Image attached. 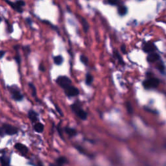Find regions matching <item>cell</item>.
Wrapping results in <instances>:
<instances>
[{
  "instance_id": "52a82bcc",
  "label": "cell",
  "mask_w": 166,
  "mask_h": 166,
  "mask_svg": "<svg viewBox=\"0 0 166 166\" xmlns=\"http://www.w3.org/2000/svg\"><path fill=\"white\" fill-rule=\"evenodd\" d=\"M143 51L145 52L148 53H153L155 51V50L156 49V47L153 42H149L145 43V44L143 45Z\"/></svg>"
},
{
  "instance_id": "484cf974",
  "label": "cell",
  "mask_w": 166,
  "mask_h": 166,
  "mask_svg": "<svg viewBox=\"0 0 166 166\" xmlns=\"http://www.w3.org/2000/svg\"><path fill=\"white\" fill-rule=\"evenodd\" d=\"M14 59L16 60V62H17V63H18V64H20V62H21V58H20V55H19V53L16 55V56L14 57Z\"/></svg>"
},
{
  "instance_id": "4dcf8cb0",
  "label": "cell",
  "mask_w": 166,
  "mask_h": 166,
  "mask_svg": "<svg viewBox=\"0 0 166 166\" xmlns=\"http://www.w3.org/2000/svg\"><path fill=\"white\" fill-rule=\"evenodd\" d=\"M121 51H123V53H126V47L125 46H124V45H122L121 47Z\"/></svg>"
},
{
  "instance_id": "7c38bea8",
  "label": "cell",
  "mask_w": 166,
  "mask_h": 166,
  "mask_svg": "<svg viewBox=\"0 0 166 166\" xmlns=\"http://www.w3.org/2000/svg\"><path fill=\"white\" fill-rule=\"evenodd\" d=\"M64 131L66 132V133L70 137H73L75 136H76V134H77L76 130L70 128V127H65Z\"/></svg>"
},
{
  "instance_id": "f546056e",
  "label": "cell",
  "mask_w": 166,
  "mask_h": 166,
  "mask_svg": "<svg viewBox=\"0 0 166 166\" xmlns=\"http://www.w3.org/2000/svg\"><path fill=\"white\" fill-rule=\"evenodd\" d=\"M55 107H56V109H57V110L58 112H59V113L60 114H61V115H63V114H62V111H61V109H60V108H59L57 107V105H55Z\"/></svg>"
},
{
  "instance_id": "30bf717a",
  "label": "cell",
  "mask_w": 166,
  "mask_h": 166,
  "mask_svg": "<svg viewBox=\"0 0 166 166\" xmlns=\"http://www.w3.org/2000/svg\"><path fill=\"white\" fill-rule=\"evenodd\" d=\"M14 147H15V148L17 149V150H18L20 153H23V154H26L28 152L27 147L22 143H18L16 144Z\"/></svg>"
},
{
  "instance_id": "7a4b0ae2",
  "label": "cell",
  "mask_w": 166,
  "mask_h": 166,
  "mask_svg": "<svg viewBox=\"0 0 166 166\" xmlns=\"http://www.w3.org/2000/svg\"><path fill=\"white\" fill-rule=\"evenodd\" d=\"M160 81L156 77H149L143 82V86L145 89L156 88L160 85Z\"/></svg>"
},
{
  "instance_id": "3957f363",
  "label": "cell",
  "mask_w": 166,
  "mask_h": 166,
  "mask_svg": "<svg viewBox=\"0 0 166 166\" xmlns=\"http://www.w3.org/2000/svg\"><path fill=\"white\" fill-rule=\"evenodd\" d=\"M57 83L64 90H66L69 86H71V80L67 76H59L56 80Z\"/></svg>"
},
{
  "instance_id": "1f68e13d",
  "label": "cell",
  "mask_w": 166,
  "mask_h": 166,
  "mask_svg": "<svg viewBox=\"0 0 166 166\" xmlns=\"http://www.w3.org/2000/svg\"><path fill=\"white\" fill-rule=\"evenodd\" d=\"M3 134H4V131H3V128H2V127H0V136L3 135Z\"/></svg>"
},
{
  "instance_id": "603a6c76",
  "label": "cell",
  "mask_w": 166,
  "mask_h": 166,
  "mask_svg": "<svg viewBox=\"0 0 166 166\" xmlns=\"http://www.w3.org/2000/svg\"><path fill=\"white\" fill-rule=\"evenodd\" d=\"M15 3L19 7H20V8H22L25 5V1H15Z\"/></svg>"
},
{
  "instance_id": "4fadbf2b",
  "label": "cell",
  "mask_w": 166,
  "mask_h": 166,
  "mask_svg": "<svg viewBox=\"0 0 166 166\" xmlns=\"http://www.w3.org/2000/svg\"><path fill=\"white\" fill-rule=\"evenodd\" d=\"M34 129L37 132H38V133H42V132H43V131H44V125H43L42 123H36L34 125Z\"/></svg>"
},
{
  "instance_id": "f1b7e54d",
  "label": "cell",
  "mask_w": 166,
  "mask_h": 166,
  "mask_svg": "<svg viewBox=\"0 0 166 166\" xmlns=\"http://www.w3.org/2000/svg\"><path fill=\"white\" fill-rule=\"evenodd\" d=\"M5 54V51H0V59H2L3 57V56Z\"/></svg>"
},
{
  "instance_id": "9a60e30c",
  "label": "cell",
  "mask_w": 166,
  "mask_h": 166,
  "mask_svg": "<svg viewBox=\"0 0 166 166\" xmlns=\"http://www.w3.org/2000/svg\"><path fill=\"white\" fill-rule=\"evenodd\" d=\"M117 12L120 16H125L127 13V8L125 5H119Z\"/></svg>"
},
{
  "instance_id": "2e32d148",
  "label": "cell",
  "mask_w": 166,
  "mask_h": 166,
  "mask_svg": "<svg viewBox=\"0 0 166 166\" xmlns=\"http://www.w3.org/2000/svg\"><path fill=\"white\" fill-rule=\"evenodd\" d=\"M53 61L54 63L56 65H61L63 62L64 59L61 55H58V56H56L53 58Z\"/></svg>"
},
{
  "instance_id": "6da1fadb",
  "label": "cell",
  "mask_w": 166,
  "mask_h": 166,
  "mask_svg": "<svg viewBox=\"0 0 166 166\" xmlns=\"http://www.w3.org/2000/svg\"><path fill=\"white\" fill-rule=\"evenodd\" d=\"M71 108L73 111L75 113L76 115L81 119L82 120H86L87 119L88 114L87 112L85 111L83 109H82L81 106L77 103H75L73 105H71Z\"/></svg>"
},
{
  "instance_id": "5bb4252c",
  "label": "cell",
  "mask_w": 166,
  "mask_h": 166,
  "mask_svg": "<svg viewBox=\"0 0 166 166\" xmlns=\"http://www.w3.org/2000/svg\"><path fill=\"white\" fill-rule=\"evenodd\" d=\"M81 21L82 25H83V28L84 31H85V33H86L88 31L89 28H90V25H89L88 21L86 20L85 18L81 17Z\"/></svg>"
},
{
  "instance_id": "9c48e42d",
  "label": "cell",
  "mask_w": 166,
  "mask_h": 166,
  "mask_svg": "<svg viewBox=\"0 0 166 166\" xmlns=\"http://www.w3.org/2000/svg\"><path fill=\"white\" fill-rule=\"evenodd\" d=\"M28 117L32 123H35L38 119V115L37 112L33 110H30L28 112Z\"/></svg>"
},
{
  "instance_id": "4316f807",
  "label": "cell",
  "mask_w": 166,
  "mask_h": 166,
  "mask_svg": "<svg viewBox=\"0 0 166 166\" xmlns=\"http://www.w3.org/2000/svg\"><path fill=\"white\" fill-rule=\"evenodd\" d=\"M7 23V25H8V31H9V32L11 33L12 32H13V26H12L11 24H9V22H7V21H6Z\"/></svg>"
},
{
  "instance_id": "d6986e66",
  "label": "cell",
  "mask_w": 166,
  "mask_h": 166,
  "mask_svg": "<svg viewBox=\"0 0 166 166\" xmlns=\"http://www.w3.org/2000/svg\"><path fill=\"white\" fill-rule=\"evenodd\" d=\"M156 68L159 70L160 72H162V73H163L165 71V67H164V65L162 63V62H158L157 64H156Z\"/></svg>"
},
{
  "instance_id": "44dd1931",
  "label": "cell",
  "mask_w": 166,
  "mask_h": 166,
  "mask_svg": "<svg viewBox=\"0 0 166 166\" xmlns=\"http://www.w3.org/2000/svg\"><path fill=\"white\" fill-rule=\"evenodd\" d=\"M80 60H81V62L83 64H85V65H87L88 64V59L87 57H86V56H85V55H81V57H80Z\"/></svg>"
},
{
  "instance_id": "836d02e7",
  "label": "cell",
  "mask_w": 166,
  "mask_h": 166,
  "mask_svg": "<svg viewBox=\"0 0 166 166\" xmlns=\"http://www.w3.org/2000/svg\"><path fill=\"white\" fill-rule=\"evenodd\" d=\"M1 18H0V22H1Z\"/></svg>"
},
{
  "instance_id": "ba28073f",
  "label": "cell",
  "mask_w": 166,
  "mask_h": 166,
  "mask_svg": "<svg viewBox=\"0 0 166 166\" xmlns=\"http://www.w3.org/2000/svg\"><path fill=\"white\" fill-rule=\"evenodd\" d=\"M160 59V55L157 53L153 52L151 53H149L147 56V61L151 63H155V62H158Z\"/></svg>"
},
{
  "instance_id": "d6a6232c",
  "label": "cell",
  "mask_w": 166,
  "mask_h": 166,
  "mask_svg": "<svg viewBox=\"0 0 166 166\" xmlns=\"http://www.w3.org/2000/svg\"><path fill=\"white\" fill-rule=\"evenodd\" d=\"M27 22L29 23V25H31V20L30 18H27Z\"/></svg>"
},
{
  "instance_id": "ffe728a7",
  "label": "cell",
  "mask_w": 166,
  "mask_h": 166,
  "mask_svg": "<svg viewBox=\"0 0 166 166\" xmlns=\"http://www.w3.org/2000/svg\"><path fill=\"white\" fill-rule=\"evenodd\" d=\"M125 106H126V108L127 109V111H128V112L130 114H132V113H133V109H132L131 103L130 102L127 101L125 103Z\"/></svg>"
},
{
  "instance_id": "e0dca14e",
  "label": "cell",
  "mask_w": 166,
  "mask_h": 166,
  "mask_svg": "<svg viewBox=\"0 0 166 166\" xmlns=\"http://www.w3.org/2000/svg\"><path fill=\"white\" fill-rule=\"evenodd\" d=\"M93 81V77L92 75L90 73H87L86 75V85L90 86L92 85Z\"/></svg>"
},
{
  "instance_id": "8992f818",
  "label": "cell",
  "mask_w": 166,
  "mask_h": 166,
  "mask_svg": "<svg viewBox=\"0 0 166 166\" xmlns=\"http://www.w3.org/2000/svg\"><path fill=\"white\" fill-rule=\"evenodd\" d=\"M65 94L69 97H75L79 94V90L77 88L73 86H70L66 90H64Z\"/></svg>"
},
{
  "instance_id": "7402d4cb",
  "label": "cell",
  "mask_w": 166,
  "mask_h": 166,
  "mask_svg": "<svg viewBox=\"0 0 166 166\" xmlns=\"http://www.w3.org/2000/svg\"><path fill=\"white\" fill-rule=\"evenodd\" d=\"M23 51L25 52V55H29L30 54V52H31V49H30V47L29 46H24L23 47Z\"/></svg>"
},
{
  "instance_id": "277c9868",
  "label": "cell",
  "mask_w": 166,
  "mask_h": 166,
  "mask_svg": "<svg viewBox=\"0 0 166 166\" xmlns=\"http://www.w3.org/2000/svg\"><path fill=\"white\" fill-rule=\"evenodd\" d=\"M9 89L10 90L14 100L16 101H20L23 99V96L21 94V93L18 88L15 87L14 86H12L11 87H9Z\"/></svg>"
},
{
  "instance_id": "8fae6325",
  "label": "cell",
  "mask_w": 166,
  "mask_h": 166,
  "mask_svg": "<svg viewBox=\"0 0 166 166\" xmlns=\"http://www.w3.org/2000/svg\"><path fill=\"white\" fill-rule=\"evenodd\" d=\"M5 2L7 4H9V5H10L13 9H14L15 11L18 12V13H23L22 8L19 7L15 3V2H13V1H5Z\"/></svg>"
},
{
  "instance_id": "ac0fdd59",
  "label": "cell",
  "mask_w": 166,
  "mask_h": 166,
  "mask_svg": "<svg viewBox=\"0 0 166 166\" xmlns=\"http://www.w3.org/2000/svg\"><path fill=\"white\" fill-rule=\"evenodd\" d=\"M29 86L32 91V95L33 97H37V89H36L35 86L33 83H29Z\"/></svg>"
},
{
  "instance_id": "5b68a950",
  "label": "cell",
  "mask_w": 166,
  "mask_h": 166,
  "mask_svg": "<svg viewBox=\"0 0 166 166\" xmlns=\"http://www.w3.org/2000/svg\"><path fill=\"white\" fill-rule=\"evenodd\" d=\"M4 131V133L8 135H14L18 133V129L16 127L11 125L10 124H3L2 126Z\"/></svg>"
},
{
  "instance_id": "83f0119b",
  "label": "cell",
  "mask_w": 166,
  "mask_h": 166,
  "mask_svg": "<svg viewBox=\"0 0 166 166\" xmlns=\"http://www.w3.org/2000/svg\"><path fill=\"white\" fill-rule=\"evenodd\" d=\"M39 69L41 71H45V66L42 64H40V65L39 66Z\"/></svg>"
},
{
  "instance_id": "d4e9b609",
  "label": "cell",
  "mask_w": 166,
  "mask_h": 166,
  "mask_svg": "<svg viewBox=\"0 0 166 166\" xmlns=\"http://www.w3.org/2000/svg\"><path fill=\"white\" fill-rule=\"evenodd\" d=\"M108 3L111 5H118L119 4V2L117 1H109L107 2Z\"/></svg>"
},
{
  "instance_id": "cb8c5ba5",
  "label": "cell",
  "mask_w": 166,
  "mask_h": 166,
  "mask_svg": "<svg viewBox=\"0 0 166 166\" xmlns=\"http://www.w3.org/2000/svg\"><path fill=\"white\" fill-rule=\"evenodd\" d=\"M114 57L116 58L117 59H118V61L121 62V63H122L123 62V60H122V58L120 56V55L117 53V51H115L114 52Z\"/></svg>"
}]
</instances>
